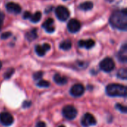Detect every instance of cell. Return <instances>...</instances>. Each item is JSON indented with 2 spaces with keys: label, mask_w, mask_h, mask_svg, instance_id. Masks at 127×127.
<instances>
[{
  "label": "cell",
  "mask_w": 127,
  "mask_h": 127,
  "mask_svg": "<svg viewBox=\"0 0 127 127\" xmlns=\"http://www.w3.org/2000/svg\"><path fill=\"white\" fill-rule=\"evenodd\" d=\"M109 25L112 28L121 31H127V9L118 10L114 11L109 19Z\"/></svg>",
  "instance_id": "obj_1"
},
{
  "label": "cell",
  "mask_w": 127,
  "mask_h": 127,
  "mask_svg": "<svg viewBox=\"0 0 127 127\" xmlns=\"http://www.w3.org/2000/svg\"><path fill=\"white\" fill-rule=\"evenodd\" d=\"M106 94L110 97H126L127 95V87L118 83H112L107 86L106 89Z\"/></svg>",
  "instance_id": "obj_2"
},
{
  "label": "cell",
  "mask_w": 127,
  "mask_h": 127,
  "mask_svg": "<svg viewBox=\"0 0 127 127\" xmlns=\"http://www.w3.org/2000/svg\"><path fill=\"white\" fill-rule=\"evenodd\" d=\"M55 14L57 18L62 22L66 21L70 16V12L68 9L63 5H59L55 8Z\"/></svg>",
  "instance_id": "obj_3"
},
{
  "label": "cell",
  "mask_w": 127,
  "mask_h": 127,
  "mask_svg": "<svg viewBox=\"0 0 127 127\" xmlns=\"http://www.w3.org/2000/svg\"><path fill=\"white\" fill-rule=\"evenodd\" d=\"M115 64L114 60L110 57H106L100 63V68L105 72H111L114 70Z\"/></svg>",
  "instance_id": "obj_4"
},
{
  "label": "cell",
  "mask_w": 127,
  "mask_h": 127,
  "mask_svg": "<svg viewBox=\"0 0 127 127\" xmlns=\"http://www.w3.org/2000/svg\"><path fill=\"white\" fill-rule=\"evenodd\" d=\"M63 115L68 120H74L77 115V111L73 106H65L63 109Z\"/></svg>",
  "instance_id": "obj_5"
},
{
  "label": "cell",
  "mask_w": 127,
  "mask_h": 127,
  "mask_svg": "<svg viewBox=\"0 0 127 127\" xmlns=\"http://www.w3.org/2000/svg\"><path fill=\"white\" fill-rule=\"evenodd\" d=\"M67 28L70 33H77L78 31H80L81 28V23L79 20L76 19H71L68 21L67 24Z\"/></svg>",
  "instance_id": "obj_6"
},
{
  "label": "cell",
  "mask_w": 127,
  "mask_h": 127,
  "mask_svg": "<svg viewBox=\"0 0 127 127\" xmlns=\"http://www.w3.org/2000/svg\"><path fill=\"white\" fill-rule=\"evenodd\" d=\"M97 124V121L93 115L90 113H86L81 119V124L84 127L95 126Z\"/></svg>",
  "instance_id": "obj_7"
},
{
  "label": "cell",
  "mask_w": 127,
  "mask_h": 127,
  "mask_svg": "<svg viewBox=\"0 0 127 127\" xmlns=\"http://www.w3.org/2000/svg\"><path fill=\"white\" fill-rule=\"evenodd\" d=\"M84 92H85V88L82 84L80 83L74 85L70 90V94L74 97H81L84 94Z\"/></svg>",
  "instance_id": "obj_8"
},
{
  "label": "cell",
  "mask_w": 127,
  "mask_h": 127,
  "mask_svg": "<svg viewBox=\"0 0 127 127\" xmlns=\"http://www.w3.org/2000/svg\"><path fill=\"white\" fill-rule=\"evenodd\" d=\"M5 7L7 12L10 13H13V14H19L21 13V10H22V7H20V5L13 1L7 2L5 5Z\"/></svg>",
  "instance_id": "obj_9"
},
{
  "label": "cell",
  "mask_w": 127,
  "mask_h": 127,
  "mask_svg": "<svg viewBox=\"0 0 127 127\" xmlns=\"http://www.w3.org/2000/svg\"><path fill=\"white\" fill-rule=\"evenodd\" d=\"M0 121L4 126L9 127L13 123V118L8 112H1L0 113Z\"/></svg>",
  "instance_id": "obj_10"
},
{
  "label": "cell",
  "mask_w": 127,
  "mask_h": 127,
  "mask_svg": "<svg viewBox=\"0 0 127 127\" xmlns=\"http://www.w3.org/2000/svg\"><path fill=\"white\" fill-rule=\"evenodd\" d=\"M51 49V45L48 43H44L43 45H36L35 46V52L39 57H43Z\"/></svg>",
  "instance_id": "obj_11"
},
{
  "label": "cell",
  "mask_w": 127,
  "mask_h": 127,
  "mask_svg": "<svg viewBox=\"0 0 127 127\" xmlns=\"http://www.w3.org/2000/svg\"><path fill=\"white\" fill-rule=\"evenodd\" d=\"M42 28L48 33H52L55 31V26H54V21L53 19L49 18L45 20L43 24L42 25Z\"/></svg>",
  "instance_id": "obj_12"
},
{
  "label": "cell",
  "mask_w": 127,
  "mask_h": 127,
  "mask_svg": "<svg viewBox=\"0 0 127 127\" xmlns=\"http://www.w3.org/2000/svg\"><path fill=\"white\" fill-rule=\"evenodd\" d=\"M95 45V40L92 39H80L78 42V46L80 48H84L86 49H91Z\"/></svg>",
  "instance_id": "obj_13"
},
{
  "label": "cell",
  "mask_w": 127,
  "mask_h": 127,
  "mask_svg": "<svg viewBox=\"0 0 127 127\" xmlns=\"http://www.w3.org/2000/svg\"><path fill=\"white\" fill-rule=\"evenodd\" d=\"M118 60H119L120 62H121V63H127V43H124V44L121 46V49H120V51H119V52H118Z\"/></svg>",
  "instance_id": "obj_14"
},
{
  "label": "cell",
  "mask_w": 127,
  "mask_h": 127,
  "mask_svg": "<svg viewBox=\"0 0 127 127\" xmlns=\"http://www.w3.org/2000/svg\"><path fill=\"white\" fill-rule=\"evenodd\" d=\"M37 37H38V35H37L36 28H33L31 30L28 31V32H26V33H25V39L29 42L35 40Z\"/></svg>",
  "instance_id": "obj_15"
},
{
  "label": "cell",
  "mask_w": 127,
  "mask_h": 127,
  "mask_svg": "<svg viewBox=\"0 0 127 127\" xmlns=\"http://www.w3.org/2000/svg\"><path fill=\"white\" fill-rule=\"evenodd\" d=\"M54 82L58 84V85H65L68 82V79L64 77V76H61L60 74H56L54 76Z\"/></svg>",
  "instance_id": "obj_16"
},
{
  "label": "cell",
  "mask_w": 127,
  "mask_h": 127,
  "mask_svg": "<svg viewBox=\"0 0 127 127\" xmlns=\"http://www.w3.org/2000/svg\"><path fill=\"white\" fill-rule=\"evenodd\" d=\"M93 8V2L91 1H86L79 4V9L83 11H89Z\"/></svg>",
  "instance_id": "obj_17"
},
{
  "label": "cell",
  "mask_w": 127,
  "mask_h": 127,
  "mask_svg": "<svg viewBox=\"0 0 127 127\" xmlns=\"http://www.w3.org/2000/svg\"><path fill=\"white\" fill-rule=\"evenodd\" d=\"M72 46V43L69 39H65L64 41H63L62 42H60V48L63 50V51H68L71 48Z\"/></svg>",
  "instance_id": "obj_18"
},
{
  "label": "cell",
  "mask_w": 127,
  "mask_h": 127,
  "mask_svg": "<svg viewBox=\"0 0 127 127\" xmlns=\"http://www.w3.org/2000/svg\"><path fill=\"white\" fill-rule=\"evenodd\" d=\"M42 18V13L40 11H36L33 14H31V16L30 17V21L33 23H37L41 20Z\"/></svg>",
  "instance_id": "obj_19"
},
{
  "label": "cell",
  "mask_w": 127,
  "mask_h": 127,
  "mask_svg": "<svg viewBox=\"0 0 127 127\" xmlns=\"http://www.w3.org/2000/svg\"><path fill=\"white\" fill-rule=\"evenodd\" d=\"M117 77L121 80H126L127 79V68H121L118 73H117Z\"/></svg>",
  "instance_id": "obj_20"
},
{
  "label": "cell",
  "mask_w": 127,
  "mask_h": 127,
  "mask_svg": "<svg viewBox=\"0 0 127 127\" xmlns=\"http://www.w3.org/2000/svg\"><path fill=\"white\" fill-rule=\"evenodd\" d=\"M37 86L39 87H42V88H47V87H49L50 86V83L46 81V80H39L38 83H37Z\"/></svg>",
  "instance_id": "obj_21"
},
{
  "label": "cell",
  "mask_w": 127,
  "mask_h": 127,
  "mask_svg": "<svg viewBox=\"0 0 127 127\" xmlns=\"http://www.w3.org/2000/svg\"><path fill=\"white\" fill-rule=\"evenodd\" d=\"M115 107H116V109H117L118 110H119L120 112H123V113H124V114L127 113V109L125 106H123V105H121V104H120V103H118V104L115 106Z\"/></svg>",
  "instance_id": "obj_22"
},
{
  "label": "cell",
  "mask_w": 127,
  "mask_h": 127,
  "mask_svg": "<svg viewBox=\"0 0 127 127\" xmlns=\"http://www.w3.org/2000/svg\"><path fill=\"white\" fill-rule=\"evenodd\" d=\"M42 75H43V72L42 71H37V72H35L33 74V79L35 80H39L42 77Z\"/></svg>",
  "instance_id": "obj_23"
},
{
  "label": "cell",
  "mask_w": 127,
  "mask_h": 127,
  "mask_svg": "<svg viewBox=\"0 0 127 127\" xmlns=\"http://www.w3.org/2000/svg\"><path fill=\"white\" fill-rule=\"evenodd\" d=\"M14 71H15V70H14L13 68H10V69H8V70L5 72V74H4V78H5V79L10 78V77L12 76V74L14 73Z\"/></svg>",
  "instance_id": "obj_24"
},
{
  "label": "cell",
  "mask_w": 127,
  "mask_h": 127,
  "mask_svg": "<svg viewBox=\"0 0 127 127\" xmlns=\"http://www.w3.org/2000/svg\"><path fill=\"white\" fill-rule=\"evenodd\" d=\"M11 35H12V33H11V32L7 31V32L2 33V34L1 35V39H6L9 38L10 36H11Z\"/></svg>",
  "instance_id": "obj_25"
},
{
  "label": "cell",
  "mask_w": 127,
  "mask_h": 127,
  "mask_svg": "<svg viewBox=\"0 0 127 127\" xmlns=\"http://www.w3.org/2000/svg\"><path fill=\"white\" fill-rule=\"evenodd\" d=\"M4 19V14L3 12H1L0 10V31H1V27H2V25H3Z\"/></svg>",
  "instance_id": "obj_26"
},
{
  "label": "cell",
  "mask_w": 127,
  "mask_h": 127,
  "mask_svg": "<svg viewBox=\"0 0 127 127\" xmlns=\"http://www.w3.org/2000/svg\"><path fill=\"white\" fill-rule=\"evenodd\" d=\"M31 13H30L29 11H25L24 13H23V19H29L30 17L31 16Z\"/></svg>",
  "instance_id": "obj_27"
},
{
  "label": "cell",
  "mask_w": 127,
  "mask_h": 127,
  "mask_svg": "<svg viewBox=\"0 0 127 127\" xmlns=\"http://www.w3.org/2000/svg\"><path fill=\"white\" fill-rule=\"evenodd\" d=\"M31 106V101H25L23 103V105H22L23 108H28Z\"/></svg>",
  "instance_id": "obj_28"
},
{
  "label": "cell",
  "mask_w": 127,
  "mask_h": 127,
  "mask_svg": "<svg viewBox=\"0 0 127 127\" xmlns=\"http://www.w3.org/2000/svg\"><path fill=\"white\" fill-rule=\"evenodd\" d=\"M36 127H46V124H45L44 122H42V121H39V122H38V123L36 124Z\"/></svg>",
  "instance_id": "obj_29"
},
{
  "label": "cell",
  "mask_w": 127,
  "mask_h": 127,
  "mask_svg": "<svg viewBox=\"0 0 127 127\" xmlns=\"http://www.w3.org/2000/svg\"><path fill=\"white\" fill-rule=\"evenodd\" d=\"M106 1H108V2H113L115 0H106Z\"/></svg>",
  "instance_id": "obj_30"
},
{
  "label": "cell",
  "mask_w": 127,
  "mask_h": 127,
  "mask_svg": "<svg viewBox=\"0 0 127 127\" xmlns=\"http://www.w3.org/2000/svg\"><path fill=\"white\" fill-rule=\"evenodd\" d=\"M1 65H2V64H1V61H0V68H1Z\"/></svg>",
  "instance_id": "obj_31"
},
{
  "label": "cell",
  "mask_w": 127,
  "mask_h": 127,
  "mask_svg": "<svg viewBox=\"0 0 127 127\" xmlns=\"http://www.w3.org/2000/svg\"><path fill=\"white\" fill-rule=\"evenodd\" d=\"M59 127H64V126H60Z\"/></svg>",
  "instance_id": "obj_32"
},
{
  "label": "cell",
  "mask_w": 127,
  "mask_h": 127,
  "mask_svg": "<svg viewBox=\"0 0 127 127\" xmlns=\"http://www.w3.org/2000/svg\"><path fill=\"white\" fill-rule=\"evenodd\" d=\"M63 1H67V0H63Z\"/></svg>",
  "instance_id": "obj_33"
}]
</instances>
